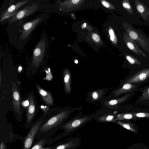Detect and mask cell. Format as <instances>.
<instances>
[{"mask_svg": "<svg viewBox=\"0 0 149 149\" xmlns=\"http://www.w3.org/2000/svg\"><path fill=\"white\" fill-rule=\"evenodd\" d=\"M126 111L131 113L134 116L139 119L149 118V109H141L135 107L131 110Z\"/></svg>", "mask_w": 149, "mask_h": 149, "instance_id": "16", "label": "cell"}, {"mask_svg": "<svg viewBox=\"0 0 149 149\" xmlns=\"http://www.w3.org/2000/svg\"><path fill=\"white\" fill-rule=\"evenodd\" d=\"M52 148V147H48V148H42L41 149H51Z\"/></svg>", "mask_w": 149, "mask_h": 149, "instance_id": "32", "label": "cell"}, {"mask_svg": "<svg viewBox=\"0 0 149 149\" xmlns=\"http://www.w3.org/2000/svg\"><path fill=\"white\" fill-rule=\"evenodd\" d=\"M40 20V19L38 18L33 21L26 23L23 27V33L24 35L27 36L33 28H34Z\"/></svg>", "mask_w": 149, "mask_h": 149, "instance_id": "20", "label": "cell"}, {"mask_svg": "<svg viewBox=\"0 0 149 149\" xmlns=\"http://www.w3.org/2000/svg\"><path fill=\"white\" fill-rule=\"evenodd\" d=\"M46 141L45 139L39 140L31 149H41L46 142Z\"/></svg>", "mask_w": 149, "mask_h": 149, "instance_id": "26", "label": "cell"}, {"mask_svg": "<svg viewBox=\"0 0 149 149\" xmlns=\"http://www.w3.org/2000/svg\"><path fill=\"white\" fill-rule=\"evenodd\" d=\"M137 90L128 93L123 95L122 97L117 99L106 101L105 104L107 106H112L118 108V106L128 101L137 92Z\"/></svg>", "mask_w": 149, "mask_h": 149, "instance_id": "13", "label": "cell"}, {"mask_svg": "<svg viewBox=\"0 0 149 149\" xmlns=\"http://www.w3.org/2000/svg\"><path fill=\"white\" fill-rule=\"evenodd\" d=\"M28 1H24L19 2L15 5H12L8 9L7 11L4 14L3 16V19L4 17L15 12L20 7L26 3Z\"/></svg>", "mask_w": 149, "mask_h": 149, "instance_id": "21", "label": "cell"}, {"mask_svg": "<svg viewBox=\"0 0 149 149\" xmlns=\"http://www.w3.org/2000/svg\"><path fill=\"white\" fill-rule=\"evenodd\" d=\"M137 91L140 92L141 94L136 100L134 105L149 107V85L139 88Z\"/></svg>", "mask_w": 149, "mask_h": 149, "instance_id": "10", "label": "cell"}, {"mask_svg": "<svg viewBox=\"0 0 149 149\" xmlns=\"http://www.w3.org/2000/svg\"><path fill=\"white\" fill-rule=\"evenodd\" d=\"M89 119L88 117L75 118L64 124L62 129L67 132L73 130L85 123Z\"/></svg>", "mask_w": 149, "mask_h": 149, "instance_id": "12", "label": "cell"}, {"mask_svg": "<svg viewBox=\"0 0 149 149\" xmlns=\"http://www.w3.org/2000/svg\"><path fill=\"white\" fill-rule=\"evenodd\" d=\"M38 6V5L36 4L26 7L19 12L16 15L11 18L10 21L11 22H14L27 16L36 10Z\"/></svg>", "mask_w": 149, "mask_h": 149, "instance_id": "15", "label": "cell"}, {"mask_svg": "<svg viewBox=\"0 0 149 149\" xmlns=\"http://www.w3.org/2000/svg\"><path fill=\"white\" fill-rule=\"evenodd\" d=\"M104 91L102 89L94 91L90 94L91 98L92 101L99 99L104 94Z\"/></svg>", "mask_w": 149, "mask_h": 149, "instance_id": "24", "label": "cell"}, {"mask_svg": "<svg viewBox=\"0 0 149 149\" xmlns=\"http://www.w3.org/2000/svg\"><path fill=\"white\" fill-rule=\"evenodd\" d=\"M70 113L68 109L63 108L50 114L43 120L37 133L42 134V136L63 126Z\"/></svg>", "mask_w": 149, "mask_h": 149, "instance_id": "1", "label": "cell"}, {"mask_svg": "<svg viewBox=\"0 0 149 149\" xmlns=\"http://www.w3.org/2000/svg\"><path fill=\"white\" fill-rule=\"evenodd\" d=\"M127 50L125 55L126 68L134 70L149 64V61L145 58L134 54L127 48Z\"/></svg>", "mask_w": 149, "mask_h": 149, "instance_id": "5", "label": "cell"}, {"mask_svg": "<svg viewBox=\"0 0 149 149\" xmlns=\"http://www.w3.org/2000/svg\"><path fill=\"white\" fill-rule=\"evenodd\" d=\"M28 99L29 104L26 110V123L28 125L32 123L38 111L37 102L33 90L31 92Z\"/></svg>", "mask_w": 149, "mask_h": 149, "instance_id": "6", "label": "cell"}, {"mask_svg": "<svg viewBox=\"0 0 149 149\" xmlns=\"http://www.w3.org/2000/svg\"><path fill=\"white\" fill-rule=\"evenodd\" d=\"M118 114L115 115L108 114L103 115L97 119L98 120L101 122H115L116 118Z\"/></svg>", "mask_w": 149, "mask_h": 149, "instance_id": "22", "label": "cell"}, {"mask_svg": "<svg viewBox=\"0 0 149 149\" xmlns=\"http://www.w3.org/2000/svg\"><path fill=\"white\" fill-rule=\"evenodd\" d=\"M54 112V109L51 108L43 112L42 116L31 127L26 137L23 149H29L33 143L34 137L38 132L43 120L48 115Z\"/></svg>", "mask_w": 149, "mask_h": 149, "instance_id": "4", "label": "cell"}, {"mask_svg": "<svg viewBox=\"0 0 149 149\" xmlns=\"http://www.w3.org/2000/svg\"><path fill=\"white\" fill-rule=\"evenodd\" d=\"M109 32L110 36V39L113 43L114 45H116L118 42V40L116 36L114 33L113 30L111 28H109Z\"/></svg>", "mask_w": 149, "mask_h": 149, "instance_id": "25", "label": "cell"}, {"mask_svg": "<svg viewBox=\"0 0 149 149\" xmlns=\"http://www.w3.org/2000/svg\"><path fill=\"white\" fill-rule=\"evenodd\" d=\"M64 90L65 92L68 94L71 91V74L68 69H65L63 71Z\"/></svg>", "mask_w": 149, "mask_h": 149, "instance_id": "17", "label": "cell"}, {"mask_svg": "<svg viewBox=\"0 0 149 149\" xmlns=\"http://www.w3.org/2000/svg\"><path fill=\"white\" fill-rule=\"evenodd\" d=\"M140 86L139 85L129 83L124 84L114 91L113 94L115 97H119L122 95H124L135 90H137Z\"/></svg>", "mask_w": 149, "mask_h": 149, "instance_id": "14", "label": "cell"}, {"mask_svg": "<svg viewBox=\"0 0 149 149\" xmlns=\"http://www.w3.org/2000/svg\"><path fill=\"white\" fill-rule=\"evenodd\" d=\"M75 62L76 63H77L78 62V61H77V60H76V61H75Z\"/></svg>", "mask_w": 149, "mask_h": 149, "instance_id": "34", "label": "cell"}, {"mask_svg": "<svg viewBox=\"0 0 149 149\" xmlns=\"http://www.w3.org/2000/svg\"><path fill=\"white\" fill-rule=\"evenodd\" d=\"M24 104L25 106H28L29 104V102L28 99L24 102Z\"/></svg>", "mask_w": 149, "mask_h": 149, "instance_id": "30", "label": "cell"}, {"mask_svg": "<svg viewBox=\"0 0 149 149\" xmlns=\"http://www.w3.org/2000/svg\"><path fill=\"white\" fill-rule=\"evenodd\" d=\"M77 143V141L73 140L59 145L53 149H70L76 146Z\"/></svg>", "mask_w": 149, "mask_h": 149, "instance_id": "23", "label": "cell"}, {"mask_svg": "<svg viewBox=\"0 0 149 149\" xmlns=\"http://www.w3.org/2000/svg\"><path fill=\"white\" fill-rule=\"evenodd\" d=\"M149 81V64L135 70H131L129 74L122 80L120 86L124 84L129 83L139 85Z\"/></svg>", "mask_w": 149, "mask_h": 149, "instance_id": "3", "label": "cell"}, {"mask_svg": "<svg viewBox=\"0 0 149 149\" xmlns=\"http://www.w3.org/2000/svg\"><path fill=\"white\" fill-rule=\"evenodd\" d=\"M124 23L126 32L139 47H141L143 49L142 51L149 61V37H147L139 30L136 29L129 22Z\"/></svg>", "mask_w": 149, "mask_h": 149, "instance_id": "2", "label": "cell"}, {"mask_svg": "<svg viewBox=\"0 0 149 149\" xmlns=\"http://www.w3.org/2000/svg\"><path fill=\"white\" fill-rule=\"evenodd\" d=\"M139 119L134 116L131 113L126 111L121 113L118 114L116 118V121H130L132 120H137Z\"/></svg>", "mask_w": 149, "mask_h": 149, "instance_id": "19", "label": "cell"}, {"mask_svg": "<svg viewBox=\"0 0 149 149\" xmlns=\"http://www.w3.org/2000/svg\"><path fill=\"white\" fill-rule=\"evenodd\" d=\"M84 26V27H85L86 26V23H84L83 24Z\"/></svg>", "mask_w": 149, "mask_h": 149, "instance_id": "33", "label": "cell"}, {"mask_svg": "<svg viewBox=\"0 0 149 149\" xmlns=\"http://www.w3.org/2000/svg\"><path fill=\"white\" fill-rule=\"evenodd\" d=\"M80 1L79 0H72V3H73L74 4H77V3Z\"/></svg>", "mask_w": 149, "mask_h": 149, "instance_id": "31", "label": "cell"}, {"mask_svg": "<svg viewBox=\"0 0 149 149\" xmlns=\"http://www.w3.org/2000/svg\"><path fill=\"white\" fill-rule=\"evenodd\" d=\"M102 5L105 7L108 8L110 7V5L109 3L105 1H102L101 2Z\"/></svg>", "mask_w": 149, "mask_h": 149, "instance_id": "28", "label": "cell"}, {"mask_svg": "<svg viewBox=\"0 0 149 149\" xmlns=\"http://www.w3.org/2000/svg\"><path fill=\"white\" fill-rule=\"evenodd\" d=\"M35 84L37 92L42 102L48 106H53L54 101L51 92L43 89L36 81Z\"/></svg>", "mask_w": 149, "mask_h": 149, "instance_id": "11", "label": "cell"}, {"mask_svg": "<svg viewBox=\"0 0 149 149\" xmlns=\"http://www.w3.org/2000/svg\"><path fill=\"white\" fill-rule=\"evenodd\" d=\"M92 38L93 40L95 42H97L100 41V37L99 35L96 33H93L92 34Z\"/></svg>", "mask_w": 149, "mask_h": 149, "instance_id": "27", "label": "cell"}, {"mask_svg": "<svg viewBox=\"0 0 149 149\" xmlns=\"http://www.w3.org/2000/svg\"><path fill=\"white\" fill-rule=\"evenodd\" d=\"M124 39L126 47L132 52L135 55L145 58L149 61L139 46L129 37L126 32L124 34Z\"/></svg>", "mask_w": 149, "mask_h": 149, "instance_id": "9", "label": "cell"}, {"mask_svg": "<svg viewBox=\"0 0 149 149\" xmlns=\"http://www.w3.org/2000/svg\"><path fill=\"white\" fill-rule=\"evenodd\" d=\"M134 1L136 11L143 23L149 25V7L141 0Z\"/></svg>", "mask_w": 149, "mask_h": 149, "instance_id": "8", "label": "cell"}, {"mask_svg": "<svg viewBox=\"0 0 149 149\" xmlns=\"http://www.w3.org/2000/svg\"><path fill=\"white\" fill-rule=\"evenodd\" d=\"M0 149H6L5 145L3 142H1V143Z\"/></svg>", "mask_w": 149, "mask_h": 149, "instance_id": "29", "label": "cell"}, {"mask_svg": "<svg viewBox=\"0 0 149 149\" xmlns=\"http://www.w3.org/2000/svg\"><path fill=\"white\" fill-rule=\"evenodd\" d=\"M115 123L136 134L138 133V127L137 125L135 123L130 121L123 122L121 121H116Z\"/></svg>", "mask_w": 149, "mask_h": 149, "instance_id": "18", "label": "cell"}, {"mask_svg": "<svg viewBox=\"0 0 149 149\" xmlns=\"http://www.w3.org/2000/svg\"><path fill=\"white\" fill-rule=\"evenodd\" d=\"M12 100L13 112L15 115L21 116V97L20 92L16 84L13 82Z\"/></svg>", "mask_w": 149, "mask_h": 149, "instance_id": "7", "label": "cell"}]
</instances>
